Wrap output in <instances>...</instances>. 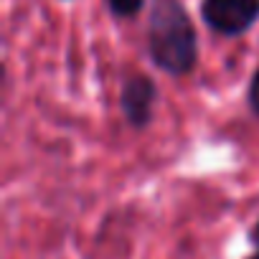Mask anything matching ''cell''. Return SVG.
<instances>
[{
  "instance_id": "obj_1",
  "label": "cell",
  "mask_w": 259,
  "mask_h": 259,
  "mask_svg": "<svg viewBox=\"0 0 259 259\" xmlns=\"http://www.w3.org/2000/svg\"><path fill=\"white\" fill-rule=\"evenodd\" d=\"M148 51L170 76L188 74L198 61V36L181 0H155L148 23Z\"/></svg>"
},
{
  "instance_id": "obj_2",
  "label": "cell",
  "mask_w": 259,
  "mask_h": 259,
  "mask_svg": "<svg viewBox=\"0 0 259 259\" xmlns=\"http://www.w3.org/2000/svg\"><path fill=\"white\" fill-rule=\"evenodd\" d=\"M201 16L216 33L239 36L256 23L259 0H201Z\"/></svg>"
},
{
  "instance_id": "obj_3",
  "label": "cell",
  "mask_w": 259,
  "mask_h": 259,
  "mask_svg": "<svg viewBox=\"0 0 259 259\" xmlns=\"http://www.w3.org/2000/svg\"><path fill=\"white\" fill-rule=\"evenodd\" d=\"M155 81L145 74H133L130 79H124L122 92H119V107L124 119L133 127H148L153 119V107H155Z\"/></svg>"
},
{
  "instance_id": "obj_4",
  "label": "cell",
  "mask_w": 259,
  "mask_h": 259,
  "mask_svg": "<svg viewBox=\"0 0 259 259\" xmlns=\"http://www.w3.org/2000/svg\"><path fill=\"white\" fill-rule=\"evenodd\" d=\"M107 3H109V11H112L114 16L130 18V16L140 13V8H143L145 0H107Z\"/></svg>"
},
{
  "instance_id": "obj_5",
  "label": "cell",
  "mask_w": 259,
  "mask_h": 259,
  "mask_svg": "<svg viewBox=\"0 0 259 259\" xmlns=\"http://www.w3.org/2000/svg\"><path fill=\"white\" fill-rule=\"evenodd\" d=\"M246 99H249L251 112L259 117V69H256V74L251 76V84H249V94H246Z\"/></svg>"
},
{
  "instance_id": "obj_6",
  "label": "cell",
  "mask_w": 259,
  "mask_h": 259,
  "mask_svg": "<svg viewBox=\"0 0 259 259\" xmlns=\"http://www.w3.org/2000/svg\"><path fill=\"white\" fill-rule=\"evenodd\" d=\"M251 241H254V244L259 246V221H256V226L251 229Z\"/></svg>"
},
{
  "instance_id": "obj_7",
  "label": "cell",
  "mask_w": 259,
  "mask_h": 259,
  "mask_svg": "<svg viewBox=\"0 0 259 259\" xmlns=\"http://www.w3.org/2000/svg\"><path fill=\"white\" fill-rule=\"evenodd\" d=\"M249 259H259V251H256V254H251V256H249Z\"/></svg>"
}]
</instances>
